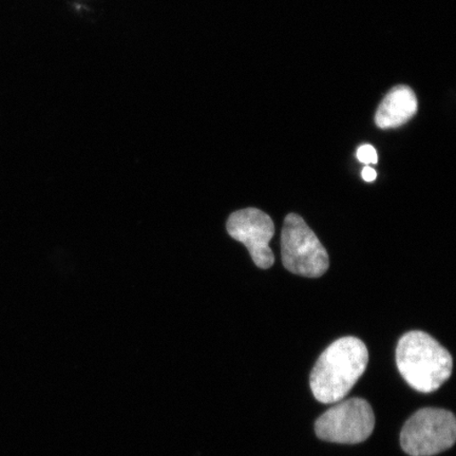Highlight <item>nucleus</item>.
<instances>
[{
    "instance_id": "obj_1",
    "label": "nucleus",
    "mask_w": 456,
    "mask_h": 456,
    "mask_svg": "<svg viewBox=\"0 0 456 456\" xmlns=\"http://www.w3.org/2000/svg\"><path fill=\"white\" fill-rule=\"evenodd\" d=\"M369 352L356 338H342L327 347L313 368L310 385L314 396L322 403L344 399L366 370Z\"/></svg>"
},
{
    "instance_id": "obj_2",
    "label": "nucleus",
    "mask_w": 456,
    "mask_h": 456,
    "mask_svg": "<svg viewBox=\"0 0 456 456\" xmlns=\"http://www.w3.org/2000/svg\"><path fill=\"white\" fill-rule=\"evenodd\" d=\"M396 363L407 384L421 393L440 389L453 369L452 354L440 342L421 330H411L399 339Z\"/></svg>"
},
{
    "instance_id": "obj_3",
    "label": "nucleus",
    "mask_w": 456,
    "mask_h": 456,
    "mask_svg": "<svg viewBox=\"0 0 456 456\" xmlns=\"http://www.w3.org/2000/svg\"><path fill=\"white\" fill-rule=\"evenodd\" d=\"M456 441L453 413L437 408H424L415 412L403 425L401 444L411 456H433L452 448Z\"/></svg>"
},
{
    "instance_id": "obj_4",
    "label": "nucleus",
    "mask_w": 456,
    "mask_h": 456,
    "mask_svg": "<svg viewBox=\"0 0 456 456\" xmlns=\"http://www.w3.org/2000/svg\"><path fill=\"white\" fill-rule=\"evenodd\" d=\"M282 264L295 275L318 278L330 266L327 249L299 215L289 214L281 233Z\"/></svg>"
},
{
    "instance_id": "obj_5",
    "label": "nucleus",
    "mask_w": 456,
    "mask_h": 456,
    "mask_svg": "<svg viewBox=\"0 0 456 456\" xmlns=\"http://www.w3.org/2000/svg\"><path fill=\"white\" fill-rule=\"evenodd\" d=\"M375 416L372 407L362 398L336 403L316 420V436L322 441L354 444L372 435Z\"/></svg>"
},
{
    "instance_id": "obj_6",
    "label": "nucleus",
    "mask_w": 456,
    "mask_h": 456,
    "mask_svg": "<svg viewBox=\"0 0 456 456\" xmlns=\"http://www.w3.org/2000/svg\"><path fill=\"white\" fill-rule=\"evenodd\" d=\"M227 232L247 247L254 264L260 269H270L275 262L270 242L275 235L271 216L260 209L238 210L227 220Z\"/></svg>"
},
{
    "instance_id": "obj_7",
    "label": "nucleus",
    "mask_w": 456,
    "mask_h": 456,
    "mask_svg": "<svg viewBox=\"0 0 456 456\" xmlns=\"http://www.w3.org/2000/svg\"><path fill=\"white\" fill-rule=\"evenodd\" d=\"M418 111V100L411 88L398 86L392 89L379 107L375 123L381 129L402 126Z\"/></svg>"
},
{
    "instance_id": "obj_8",
    "label": "nucleus",
    "mask_w": 456,
    "mask_h": 456,
    "mask_svg": "<svg viewBox=\"0 0 456 456\" xmlns=\"http://www.w3.org/2000/svg\"><path fill=\"white\" fill-rule=\"evenodd\" d=\"M357 159L363 164H378L379 157L375 148L372 145H362L358 148Z\"/></svg>"
},
{
    "instance_id": "obj_9",
    "label": "nucleus",
    "mask_w": 456,
    "mask_h": 456,
    "mask_svg": "<svg viewBox=\"0 0 456 456\" xmlns=\"http://www.w3.org/2000/svg\"><path fill=\"white\" fill-rule=\"evenodd\" d=\"M376 176H378V174H376V171L373 168H370L369 167L363 168L362 179L364 181L373 182L376 180Z\"/></svg>"
}]
</instances>
